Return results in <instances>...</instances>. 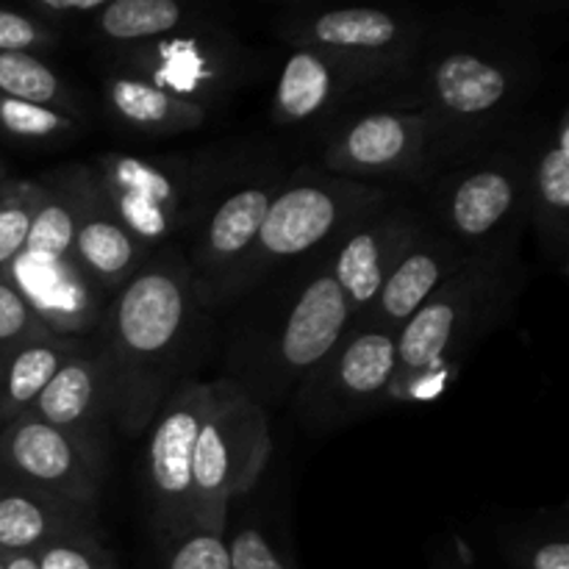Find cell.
<instances>
[{"instance_id": "1", "label": "cell", "mask_w": 569, "mask_h": 569, "mask_svg": "<svg viewBox=\"0 0 569 569\" xmlns=\"http://www.w3.org/2000/svg\"><path fill=\"white\" fill-rule=\"evenodd\" d=\"M495 289L487 261H465L398 331V370L387 389L395 403L437 400L459 370Z\"/></svg>"}, {"instance_id": "2", "label": "cell", "mask_w": 569, "mask_h": 569, "mask_svg": "<svg viewBox=\"0 0 569 569\" xmlns=\"http://www.w3.org/2000/svg\"><path fill=\"white\" fill-rule=\"evenodd\" d=\"M272 439L264 409L222 383L198 431L192 456V526L226 531L228 503L259 481Z\"/></svg>"}, {"instance_id": "3", "label": "cell", "mask_w": 569, "mask_h": 569, "mask_svg": "<svg viewBox=\"0 0 569 569\" xmlns=\"http://www.w3.org/2000/svg\"><path fill=\"white\" fill-rule=\"evenodd\" d=\"M192 315V276L172 253L144 261L106 311L111 361L126 372L164 359L183 337Z\"/></svg>"}, {"instance_id": "4", "label": "cell", "mask_w": 569, "mask_h": 569, "mask_svg": "<svg viewBox=\"0 0 569 569\" xmlns=\"http://www.w3.org/2000/svg\"><path fill=\"white\" fill-rule=\"evenodd\" d=\"M383 194L348 178L298 181L272 192L244 270L256 272L272 261L295 259L326 242L337 228L376 206Z\"/></svg>"}, {"instance_id": "5", "label": "cell", "mask_w": 569, "mask_h": 569, "mask_svg": "<svg viewBox=\"0 0 569 569\" xmlns=\"http://www.w3.org/2000/svg\"><path fill=\"white\" fill-rule=\"evenodd\" d=\"M0 478L87 509L100 489L103 467L92 439L22 411L0 428Z\"/></svg>"}, {"instance_id": "6", "label": "cell", "mask_w": 569, "mask_h": 569, "mask_svg": "<svg viewBox=\"0 0 569 569\" xmlns=\"http://www.w3.org/2000/svg\"><path fill=\"white\" fill-rule=\"evenodd\" d=\"M222 383H183L161 409L150 437L148 478L161 533L181 537L192 526V456L198 431Z\"/></svg>"}, {"instance_id": "7", "label": "cell", "mask_w": 569, "mask_h": 569, "mask_svg": "<svg viewBox=\"0 0 569 569\" xmlns=\"http://www.w3.org/2000/svg\"><path fill=\"white\" fill-rule=\"evenodd\" d=\"M300 44L333 56L367 83L403 67L415 26L381 9H331L300 22Z\"/></svg>"}, {"instance_id": "8", "label": "cell", "mask_w": 569, "mask_h": 569, "mask_svg": "<svg viewBox=\"0 0 569 569\" xmlns=\"http://www.w3.org/2000/svg\"><path fill=\"white\" fill-rule=\"evenodd\" d=\"M28 309L56 337L81 339L106 317V292L78 267L72 256L22 250L3 270Z\"/></svg>"}, {"instance_id": "9", "label": "cell", "mask_w": 569, "mask_h": 569, "mask_svg": "<svg viewBox=\"0 0 569 569\" xmlns=\"http://www.w3.org/2000/svg\"><path fill=\"white\" fill-rule=\"evenodd\" d=\"M61 178L76 198L72 259L106 295L117 292L148 261V248L114 214L92 167H70Z\"/></svg>"}, {"instance_id": "10", "label": "cell", "mask_w": 569, "mask_h": 569, "mask_svg": "<svg viewBox=\"0 0 569 569\" xmlns=\"http://www.w3.org/2000/svg\"><path fill=\"white\" fill-rule=\"evenodd\" d=\"M92 172L114 214L144 248L176 231L183 192L170 170L139 156L103 153L94 159Z\"/></svg>"}, {"instance_id": "11", "label": "cell", "mask_w": 569, "mask_h": 569, "mask_svg": "<svg viewBox=\"0 0 569 569\" xmlns=\"http://www.w3.org/2000/svg\"><path fill=\"white\" fill-rule=\"evenodd\" d=\"M428 111H372L328 148L326 167L342 176H378L409 170L422 159L433 128Z\"/></svg>"}, {"instance_id": "12", "label": "cell", "mask_w": 569, "mask_h": 569, "mask_svg": "<svg viewBox=\"0 0 569 569\" xmlns=\"http://www.w3.org/2000/svg\"><path fill=\"white\" fill-rule=\"evenodd\" d=\"M128 76L156 83L189 103L206 106L228 76L226 48L203 33L172 31L126 48Z\"/></svg>"}, {"instance_id": "13", "label": "cell", "mask_w": 569, "mask_h": 569, "mask_svg": "<svg viewBox=\"0 0 569 569\" xmlns=\"http://www.w3.org/2000/svg\"><path fill=\"white\" fill-rule=\"evenodd\" d=\"M353 328V311L331 272L303 287L278 337V361L289 372H309L333 353Z\"/></svg>"}, {"instance_id": "14", "label": "cell", "mask_w": 569, "mask_h": 569, "mask_svg": "<svg viewBox=\"0 0 569 569\" xmlns=\"http://www.w3.org/2000/svg\"><path fill=\"white\" fill-rule=\"evenodd\" d=\"M420 237L415 222L403 214H392L387 220H376L370 226L350 233L333 259L331 276L348 298L353 322L370 311L372 300L378 298L381 287L406 250Z\"/></svg>"}, {"instance_id": "15", "label": "cell", "mask_w": 569, "mask_h": 569, "mask_svg": "<svg viewBox=\"0 0 569 569\" xmlns=\"http://www.w3.org/2000/svg\"><path fill=\"white\" fill-rule=\"evenodd\" d=\"M515 89V76L498 59L476 50H450L428 70L426 94L431 117L445 114L456 122H476L506 103Z\"/></svg>"}, {"instance_id": "16", "label": "cell", "mask_w": 569, "mask_h": 569, "mask_svg": "<svg viewBox=\"0 0 569 569\" xmlns=\"http://www.w3.org/2000/svg\"><path fill=\"white\" fill-rule=\"evenodd\" d=\"M461 264L465 256L456 244L445 239L417 237L361 320L365 326L398 333L415 317V311L442 287L445 278L453 276Z\"/></svg>"}, {"instance_id": "17", "label": "cell", "mask_w": 569, "mask_h": 569, "mask_svg": "<svg viewBox=\"0 0 569 569\" xmlns=\"http://www.w3.org/2000/svg\"><path fill=\"white\" fill-rule=\"evenodd\" d=\"M109 398V367L103 359L81 350L72 359H67L61 370L50 378L42 395L28 406V415L39 417L48 426L61 428L67 433L92 439V428L98 426Z\"/></svg>"}, {"instance_id": "18", "label": "cell", "mask_w": 569, "mask_h": 569, "mask_svg": "<svg viewBox=\"0 0 569 569\" xmlns=\"http://www.w3.org/2000/svg\"><path fill=\"white\" fill-rule=\"evenodd\" d=\"M353 70L322 50L300 44L283 64L272 94V117L278 122H303L331 109L345 92L359 87Z\"/></svg>"}, {"instance_id": "19", "label": "cell", "mask_w": 569, "mask_h": 569, "mask_svg": "<svg viewBox=\"0 0 569 569\" xmlns=\"http://www.w3.org/2000/svg\"><path fill=\"white\" fill-rule=\"evenodd\" d=\"M87 509L0 478V559L39 553L70 528L83 526Z\"/></svg>"}, {"instance_id": "20", "label": "cell", "mask_w": 569, "mask_h": 569, "mask_svg": "<svg viewBox=\"0 0 569 569\" xmlns=\"http://www.w3.org/2000/svg\"><path fill=\"white\" fill-rule=\"evenodd\" d=\"M270 198L272 187H244L214 211L198 248V264L206 276L231 278L244 270Z\"/></svg>"}, {"instance_id": "21", "label": "cell", "mask_w": 569, "mask_h": 569, "mask_svg": "<svg viewBox=\"0 0 569 569\" xmlns=\"http://www.w3.org/2000/svg\"><path fill=\"white\" fill-rule=\"evenodd\" d=\"M348 333L326 359L337 392L348 400L387 395L398 370V333L376 326L350 328Z\"/></svg>"}, {"instance_id": "22", "label": "cell", "mask_w": 569, "mask_h": 569, "mask_svg": "<svg viewBox=\"0 0 569 569\" xmlns=\"http://www.w3.org/2000/svg\"><path fill=\"white\" fill-rule=\"evenodd\" d=\"M106 98L117 120L139 133H183L200 128L206 120V106L176 98L128 72L106 81Z\"/></svg>"}, {"instance_id": "23", "label": "cell", "mask_w": 569, "mask_h": 569, "mask_svg": "<svg viewBox=\"0 0 569 569\" xmlns=\"http://www.w3.org/2000/svg\"><path fill=\"white\" fill-rule=\"evenodd\" d=\"M81 339H42L0 361V428L28 411L67 359L81 353Z\"/></svg>"}, {"instance_id": "24", "label": "cell", "mask_w": 569, "mask_h": 569, "mask_svg": "<svg viewBox=\"0 0 569 569\" xmlns=\"http://www.w3.org/2000/svg\"><path fill=\"white\" fill-rule=\"evenodd\" d=\"M520 198L517 176L506 167H483L456 183L448 198V220L456 233L481 239L492 233Z\"/></svg>"}, {"instance_id": "25", "label": "cell", "mask_w": 569, "mask_h": 569, "mask_svg": "<svg viewBox=\"0 0 569 569\" xmlns=\"http://www.w3.org/2000/svg\"><path fill=\"white\" fill-rule=\"evenodd\" d=\"M569 211V111H561L556 137L542 150L533 172V214L542 231L556 242L567 237Z\"/></svg>"}, {"instance_id": "26", "label": "cell", "mask_w": 569, "mask_h": 569, "mask_svg": "<svg viewBox=\"0 0 569 569\" xmlns=\"http://www.w3.org/2000/svg\"><path fill=\"white\" fill-rule=\"evenodd\" d=\"M183 17L187 11L176 0H106L92 22L100 37L128 48L178 31Z\"/></svg>"}, {"instance_id": "27", "label": "cell", "mask_w": 569, "mask_h": 569, "mask_svg": "<svg viewBox=\"0 0 569 569\" xmlns=\"http://www.w3.org/2000/svg\"><path fill=\"white\" fill-rule=\"evenodd\" d=\"M0 94L78 114V100L64 78L33 53L0 50Z\"/></svg>"}, {"instance_id": "28", "label": "cell", "mask_w": 569, "mask_h": 569, "mask_svg": "<svg viewBox=\"0 0 569 569\" xmlns=\"http://www.w3.org/2000/svg\"><path fill=\"white\" fill-rule=\"evenodd\" d=\"M72 242H76V198H72L70 187L59 172L50 181L39 183V200L26 250L48 256H72Z\"/></svg>"}, {"instance_id": "29", "label": "cell", "mask_w": 569, "mask_h": 569, "mask_svg": "<svg viewBox=\"0 0 569 569\" xmlns=\"http://www.w3.org/2000/svg\"><path fill=\"white\" fill-rule=\"evenodd\" d=\"M0 131L22 142H53L78 133V120L67 111L0 94Z\"/></svg>"}, {"instance_id": "30", "label": "cell", "mask_w": 569, "mask_h": 569, "mask_svg": "<svg viewBox=\"0 0 569 569\" xmlns=\"http://www.w3.org/2000/svg\"><path fill=\"white\" fill-rule=\"evenodd\" d=\"M37 181H3L0 183V272L26 250L37 211Z\"/></svg>"}, {"instance_id": "31", "label": "cell", "mask_w": 569, "mask_h": 569, "mask_svg": "<svg viewBox=\"0 0 569 569\" xmlns=\"http://www.w3.org/2000/svg\"><path fill=\"white\" fill-rule=\"evenodd\" d=\"M53 337L56 333L48 331V326L28 309L14 283L0 272V361L26 345Z\"/></svg>"}, {"instance_id": "32", "label": "cell", "mask_w": 569, "mask_h": 569, "mask_svg": "<svg viewBox=\"0 0 569 569\" xmlns=\"http://www.w3.org/2000/svg\"><path fill=\"white\" fill-rule=\"evenodd\" d=\"M37 569H114V561L87 528L76 526L39 550Z\"/></svg>"}, {"instance_id": "33", "label": "cell", "mask_w": 569, "mask_h": 569, "mask_svg": "<svg viewBox=\"0 0 569 569\" xmlns=\"http://www.w3.org/2000/svg\"><path fill=\"white\" fill-rule=\"evenodd\" d=\"M167 569H231V553L222 533L189 528L181 537L170 539Z\"/></svg>"}, {"instance_id": "34", "label": "cell", "mask_w": 569, "mask_h": 569, "mask_svg": "<svg viewBox=\"0 0 569 569\" xmlns=\"http://www.w3.org/2000/svg\"><path fill=\"white\" fill-rule=\"evenodd\" d=\"M53 44H59V31L42 26L26 11L0 9V50L37 56V50H48Z\"/></svg>"}, {"instance_id": "35", "label": "cell", "mask_w": 569, "mask_h": 569, "mask_svg": "<svg viewBox=\"0 0 569 569\" xmlns=\"http://www.w3.org/2000/svg\"><path fill=\"white\" fill-rule=\"evenodd\" d=\"M228 553H231V569H287L281 556L270 548L264 533L256 528L239 531L228 545Z\"/></svg>"}, {"instance_id": "36", "label": "cell", "mask_w": 569, "mask_h": 569, "mask_svg": "<svg viewBox=\"0 0 569 569\" xmlns=\"http://www.w3.org/2000/svg\"><path fill=\"white\" fill-rule=\"evenodd\" d=\"M103 6L106 0H28L26 14L56 31L59 22H72L78 17H89L92 20Z\"/></svg>"}, {"instance_id": "37", "label": "cell", "mask_w": 569, "mask_h": 569, "mask_svg": "<svg viewBox=\"0 0 569 569\" xmlns=\"http://www.w3.org/2000/svg\"><path fill=\"white\" fill-rule=\"evenodd\" d=\"M531 569H569V545L565 539L542 542L531 556Z\"/></svg>"}, {"instance_id": "38", "label": "cell", "mask_w": 569, "mask_h": 569, "mask_svg": "<svg viewBox=\"0 0 569 569\" xmlns=\"http://www.w3.org/2000/svg\"><path fill=\"white\" fill-rule=\"evenodd\" d=\"M3 569H37V553H20L6 556Z\"/></svg>"}, {"instance_id": "39", "label": "cell", "mask_w": 569, "mask_h": 569, "mask_svg": "<svg viewBox=\"0 0 569 569\" xmlns=\"http://www.w3.org/2000/svg\"><path fill=\"white\" fill-rule=\"evenodd\" d=\"M0 569H3V559H0Z\"/></svg>"}, {"instance_id": "40", "label": "cell", "mask_w": 569, "mask_h": 569, "mask_svg": "<svg viewBox=\"0 0 569 569\" xmlns=\"http://www.w3.org/2000/svg\"><path fill=\"white\" fill-rule=\"evenodd\" d=\"M0 183H3V181H0Z\"/></svg>"}]
</instances>
